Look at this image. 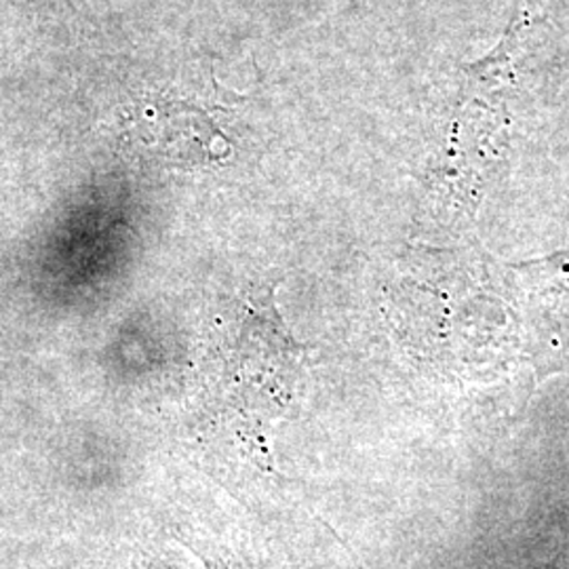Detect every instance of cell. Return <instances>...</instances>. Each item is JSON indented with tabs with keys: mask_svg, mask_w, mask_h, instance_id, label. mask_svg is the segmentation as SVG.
Here are the masks:
<instances>
[]
</instances>
